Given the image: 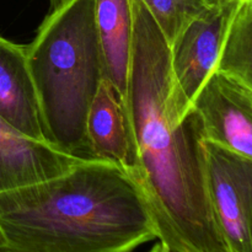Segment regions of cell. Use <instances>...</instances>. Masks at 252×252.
I'll list each match as a JSON object with an SVG mask.
<instances>
[{"label":"cell","mask_w":252,"mask_h":252,"mask_svg":"<svg viewBox=\"0 0 252 252\" xmlns=\"http://www.w3.org/2000/svg\"><path fill=\"white\" fill-rule=\"evenodd\" d=\"M132 2L134 41L126 108L133 165L127 174L170 252H230L209 198L201 118L177 90L169 43L159 26L140 0Z\"/></svg>","instance_id":"1"},{"label":"cell","mask_w":252,"mask_h":252,"mask_svg":"<svg viewBox=\"0 0 252 252\" xmlns=\"http://www.w3.org/2000/svg\"><path fill=\"white\" fill-rule=\"evenodd\" d=\"M154 239L140 189L105 160L0 193V246L9 252H132Z\"/></svg>","instance_id":"2"},{"label":"cell","mask_w":252,"mask_h":252,"mask_svg":"<svg viewBox=\"0 0 252 252\" xmlns=\"http://www.w3.org/2000/svg\"><path fill=\"white\" fill-rule=\"evenodd\" d=\"M48 144L85 160L89 108L103 76L95 0H69L52 10L26 46Z\"/></svg>","instance_id":"3"},{"label":"cell","mask_w":252,"mask_h":252,"mask_svg":"<svg viewBox=\"0 0 252 252\" xmlns=\"http://www.w3.org/2000/svg\"><path fill=\"white\" fill-rule=\"evenodd\" d=\"M207 182L230 252H252V160L206 140Z\"/></svg>","instance_id":"4"},{"label":"cell","mask_w":252,"mask_h":252,"mask_svg":"<svg viewBox=\"0 0 252 252\" xmlns=\"http://www.w3.org/2000/svg\"><path fill=\"white\" fill-rule=\"evenodd\" d=\"M239 2L221 0L207 9L189 22L169 46L175 84L184 100L191 105L217 69Z\"/></svg>","instance_id":"5"},{"label":"cell","mask_w":252,"mask_h":252,"mask_svg":"<svg viewBox=\"0 0 252 252\" xmlns=\"http://www.w3.org/2000/svg\"><path fill=\"white\" fill-rule=\"evenodd\" d=\"M207 142L252 160V90L214 70L194 97Z\"/></svg>","instance_id":"6"},{"label":"cell","mask_w":252,"mask_h":252,"mask_svg":"<svg viewBox=\"0 0 252 252\" xmlns=\"http://www.w3.org/2000/svg\"><path fill=\"white\" fill-rule=\"evenodd\" d=\"M84 161L26 137L0 117V193L58 176Z\"/></svg>","instance_id":"7"},{"label":"cell","mask_w":252,"mask_h":252,"mask_svg":"<svg viewBox=\"0 0 252 252\" xmlns=\"http://www.w3.org/2000/svg\"><path fill=\"white\" fill-rule=\"evenodd\" d=\"M0 117L26 137L46 142L26 46L0 37Z\"/></svg>","instance_id":"8"},{"label":"cell","mask_w":252,"mask_h":252,"mask_svg":"<svg viewBox=\"0 0 252 252\" xmlns=\"http://www.w3.org/2000/svg\"><path fill=\"white\" fill-rule=\"evenodd\" d=\"M86 137L95 159L113 162L129 171L133 165V135L126 101L105 78L89 108Z\"/></svg>","instance_id":"9"},{"label":"cell","mask_w":252,"mask_h":252,"mask_svg":"<svg viewBox=\"0 0 252 252\" xmlns=\"http://www.w3.org/2000/svg\"><path fill=\"white\" fill-rule=\"evenodd\" d=\"M95 24L103 76L126 101L134 41L132 0H95Z\"/></svg>","instance_id":"10"},{"label":"cell","mask_w":252,"mask_h":252,"mask_svg":"<svg viewBox=\"0 0 252 252\" xmlns=\"http://www.w3.org/2000/svg\"><path fill=\"white\" fill-rule=\"evenodd\" d=\"M216 70L252 90V0L239 2Z\"/></svg>","instance_id":"11"},{"label":"cell","mask_w":252,"mask_h":252,"mask_svg":"<svg viewBox=\"0 0 252 252\" xmlns=\"http://www.w3.org/2000/svg\"><path fill=\"white\" fill-rule=\"evenodd\" d=\"M170 44L189 22L221 0H140Z\"/></svg>","instance_id":"12"},{"label":"cell","mask_w":252,"mask_h":252,"mask_svg":"<svg viewBox=\"0 0 252 252\" xmlns=\"http://www.w3.org/2000/svg\"><path fill=\"white\" fill-rule=\"evenodd\" d=\"M148 252H170V250L166 248V246L164 245V244L160 243V241H159V243L155 244V245L153 246V248L150 249V250Z\"/></svg>","instance_id":"13"},{"label":"cell","mask_w":252,"mask_h":252,"mask_svg":"<svg viewBox=\"0 0 252 252\" xmlns=\"http://www.w3.org/2000/svg\"><path fill=\"white\" fill-rule=\"evenodd\" d=\"M69 0H51V6H52V10L57 9V7L62 6V5H64L65 2H68Z\"/></svg>","instance_id":"14"},{"label":"cell","mask_w":252,"mask_h":252,"mask_svg":"<svg viewBox=\"0 0 252 252\" xmlns=\"http://www.w3.org/2000/svg\"><path fill=\"white\" fill-rule=\"evenodd\" d=\"M0 252H7L6 250H4V249L1 248V246H0Z\"/></svg>","instance_id":"15"},{"label":"cell","mask_w":252,"mask_h":252,"mask_svg":"<svg viewBox=\"0 0 252 252\" xmlns=\"http://www.w3.org/2000/svg\"><path fill=\"white\" fill-rule=\"evenodd\" d=\"M239 1H243V0H239Z\"/></svg>","instance_id":"16"},{"label":"cell","mask_w":252,"mask_h":252,"mask_svg":"<svg viewBox=\"0 0 252 252\" xmlns=\"http://www.w3.org/2000/svg\"><path fill=\"white\" fill-rule=\"evenodd\" d=\"M7 252H9V251H7Z\"/></svg>","instance_id":"17"}]
</instances>
